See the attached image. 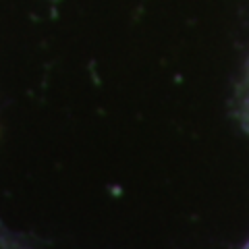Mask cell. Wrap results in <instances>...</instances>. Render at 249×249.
Listing matches in <instances>:
<instances>
[{
	"label": "cell",
	"instance_id": "cell-1",
	"mask_svg": "<svg viewBox=\"0 0 249 249\" xmlns=\"http://www.w3.org/2000/svg\"><path fill=\"white\" fill-rule=\"evenodd\" d=\"M245 249H249V245H247V247H245Z\"/></svg>",
	"mask_w": 249,
	"mask_h": 249
}]
</instances>
